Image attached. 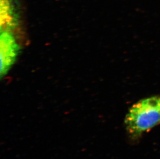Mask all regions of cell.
I'll return each instance as SVG.
<instances>
[{
  "instance_id": "cell-1",
  "label": "cell",
  "mask_w": 160,
  "mask_h": 159,
  "mask_svg": "<svg viewBox=\"0 0 160 159\" xmlns=\"http://www.w3.org/2000/svg\"><path fill=\"white\" fill-rule=\"evenodd\" d=\"M160 123V95L138 101L128 110L124 119L125 129L132 140H137Z\"/></svg>"
},
{
  "instance_id": "cell-2",
  "label": "cell",
  "mask_w": 160,
  "mask_h": 159,
  "mask_svg": "<svg viewBox=\"0 0 160 159\" xmlns=\"http://www.w3.org/2000/svg\"><path fill=\"white\" fill-rule=\"evenodd\" d=\"M19 47L12 35L8 31H1L0 54L1 76L6 75L17 59Z\"/></svg>"
},
{
  "instance_id": "cell-3",
  "label": "cell",
  "mask_w": 160,
  "mask_h": 159,
  "mask_svg": "<svg viewBox=\"0 0 160 159\" xmlns=\"http://www.w3.org/2000/svg\"><path fill=\"white\" fill-rule=\"evenodd\" d=\"M16 0H1V31H8L16 26L18 15Z\"/></svg>"
}]
</instances>
